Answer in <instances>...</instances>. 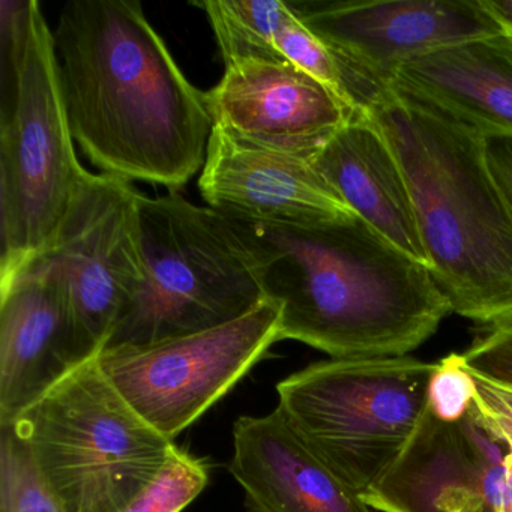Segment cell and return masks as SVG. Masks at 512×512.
Segmentation results:
<instances>
[{"mask_svg":"<svg viewBox=\"0 0 512 512\" xmlns=\"http://www.w3.org/2000/svg\"><path fill=\"white\" fill-rule=\"evenodd\" d=\"M74 142L101 173L178 191L214 119L137 0H74L53 31Z\"/></svg>","mask_w":512,"mask_h":512,"instance_id":"cell-1","label":"cell"},{"mask_svg":"<svg viewBox=\"0 0 512 512\" xmlns=\"http://www.w3.org/2000/svg\"><path fill=\"white\" fill-rule=\"evenodd\" d=\"M236 221L259 260L266 298L281 305L280 341L332 359L397 358L452 313L427 266L358 215L311 224Z\"/></svg>","mask_w":512,"mask_h":512,"instance_id":"cell-2","label":"cell"},{"mask_svg":"<svg viewBox=\"0 0 512 512\" xmlns=\"http://www.w3.org/2000/svg\"><path fill=\"white\" fill-rule=\"evenodd\" d=\"M367 116L403 169L428 271L452 313L490 328L512 322V209L484 134L392 88Z\"/></svg>","mask_w":512,"mask_h":512,"instance_id":"cell-3","label":"cell"},{"mask_svg":"<svg viewBox=\"0 0 512 512\" xmlns=\"http://www.w3.org/2000/svg\"><path fill=\"white\" fill-rule=\"evenodd\" d=\"M146 280L106 349L235 322L265 301L259 260L235 218L176 191L139 196Z\"/></svg>","mask_w":512,"mask_h":512,"instance_id":"cell-4","label":"cell"},{"mask_svg":"<svg viewBox=\"0 0 512 512\" xmlns=\"http://www.w3.org/2000/svg\"><path fill=\"white\" fill-rule=\"evenodd\" d=\"M10 427L65 512H121L178 449L125 400L98 358L68 374Z\"/></svg>","mask_w":512,"mask_h":512,"instance_id":"cell-5","label":"cell"},{"mask_svg":"<svg viewBox=\"0 0 512 512\" xmlns=\"http://www.w3.org/2000/svg\"><path fill=\"white\" fill-rule=\"evenodd\" d=\"M0 103V278L43 253L88 170L74 148L53 31L40 4Z\"/></svg>","mask_w":512,"mask_h":512,"instance_id":"cell-6","label":"cell"},{"mask_svg":"<svg viewBox=\"0 0 512 512\" xmlns=\"http://www.w3.org/2000/svg\"><path fill=\"white\" fill-rule=\"evenodd\" d=\"M439 362L328 359L277 385L278 412L343 481L367 493L400 457L430 404Z\"/></svg>","mask_w":512,"mask_h":512,"instance_id":"cell-7","label":"cell"},{"mask_svg":"<svg viewBox=\"0 0 512 512\" xmlns=\"http://www.w3.org/2000/svg\"><path fill=\"white\" fill-rule=\"evenodd\" d=\"M139 196L130 181L86 173L52 244L32 259L61 284L85 362L106 349L146 280Z\"/></svg>","mask_w":512,"mask_h":512,"instance_id":"cell-8","label":"cell"},{"mask_svg":"<svg viewBox=\"0 0 512 512\" xmlns=\"http://www.w3.org/2000/svg\"><path fill=\"white\" fill-rule=\"evenodd\" d=\"M280 323L281 305L266 298L235 322L103 350L98 361L136 412L173 442L280 341Z\"/></svg>","mask_w":512,"mask_h":512,"instance_id":"cell-9","label":"cell"},{"mask_svg":"<svg viewBox=\"0 0 512 512\" xmlns=\"http://www.w3.org/2000/svg\"><path fill=\"white\" fill-rule=\"evenodd\" d=\"M299 19L356 70L391 88L401 65L502 34L482 0L290 2Z\"/></svg>","mask_w":512,"mask_h":512,"instance_id":"cell-10","label":"cell"},{"mask_svg":"<svg viewBox=\"0 0 512 512\" xmlns=\"http://www.w3.org/2000/svg\"><path fill=\"white\" fill-rule=\"evenodd\" d=\"M206 98L214 125L247 142L307 158L361 116L289 61L233 62Z\"/></svg>","mask_w":512,"mask_h":512,"instance_id":"cell-11","label":"cell"},{"mask_svg":"<svg viewBox=\"0 0 512 512\" xmlns=\"http://www.w3.org/2000/svg\"><path fill=\"white\" fill-rule=\"evenodd\" d=\"M199 190L209 208L265 224H311L356 215L311 158L265 148L214 125Z\"/></svg>","mask_w":512,"mask_h":512,"instance_id":"cell-12","label":"cell"},{"mask_svg":"<svg viewBox=\"0 0 512 512\" xmlns=\"http://www.w3.org/2000/svg\"><path fill=\"white\" fill-rule=\"evenodd\" d=\"M82 364L58 280L37 260L0 278V427Z\"/></svg>","mask_w":512,"mask_h":512,"instance_id":"cell-13","label":"cell"},{"mask_svg":"<svg viewBox=\"0 0 512 512\" xmlns=\"http://www.w3.org/2000/svg\"><path fill=\"white\" fill-rule=\"evenodd\" d=\"M484 437L472 406L449 421L428 404L400 457L362 499L380 512H493L485 491Z\"/></svg>","mask_w":512,"mask_h":512,"instance_id":"cell-14","label":"cell"},{"mask_svg":"<svg viewBox=\"0 0 512 512\" xmlns=\"http://www.w3.org/2000/svg\"><path fill=\"white\" fill-rule=\"evenodd\" d=\"M233 449L229 470L244 490L248 512H373L277 409L239 418Z\"/></svg>","mask_w":512,"mask_h":512,"instance_id":"cell-15","label":"cell"},{"mask_svg":"<svg viewBox=\"0 0 512 512\" xmlns=\"http://www.w3.org/2000/svg\"><path fill=\"white\" fill-rule=\"evenodd\" d=\"M391 88L485 137L512 139V35L467 41L401 65Z\"/></svg>","mask_w":512,"mask_h":512,"instance_id":"cell-16","label":"cell"},{"mask_svg":"<svg viewBox=\"0 0 512 512\" xmlns=\"http://www.w3.org/2000/svg\"><path fill=\"white\" fill-rule=\"evenodd\" d=\"M311 161L359 218L428 268L406 176L367 115L344 125Z\"/></svg>","mask_w":512,"mask_h":512,"instance_id":"cell-17","label":"cell"},{"mask_svg":"<svg viewBox=\"0 0 512 512\" xmlns=\"http://www.w3.org/2000/svg\"><path fill=\"white\" fill-rule=\"evenodd\" d=\"M224 67L247 59L286 61L275 46L289 5L284 0H203Z\"/></svg>","mask_w":512,"mask_h":512,"instance_id":"cell-18","label":"cell"},{"mask_svg":"<svg viewBox=\"0 0 512 512\" xmlns=\"http://www.w3.org/2000/svg\"><path fill=\"white\" fill-rule=\"evenodd\" d=\"M0 512H65L10 425L0 427Z\"/></svg>","mask_w":512,"mask_h":512,"instance_id":"cell-19","label":"cell"},{"mask_svg":"<svg viewBox=\"0 0 512 512\" xmlns=\"http://www.w3.org/2000/svg\"><path fill=\"white\" fill-rule=\"evenodd\" d=\"M208 481L206 463L178 448L155 481L121 512H182Z\"/></svg>","mask_w":512,"mask_h":512,"instance_id":"cell-20","label":"cell"},{"mask_svg":"<svg viewBox=\"0 0 512 512\" xmlns=\"http://www.w3.org/2000/svg\"><path fill=\"white\" fill-rule=\"evenodd\" d=\"M457 356L466 370L512 391V322L490 328Z\"/></svg>","mask_w":512,"mask_h":512,"instance_id":"cell-21","label":"cell"},{"mask_svg":"<svg viewBox=\"0 0 512 512\" xmlns=\"http://www.w3.org/2000/svg\"><path fill=\"white\" fill-rule=\"evenodd\" d=\"M472 379L473 413L481 422L482 427L502 443L508 451H512V391L491 383L490 380L467 370Z\"/></svg>","mask_w":512,"mask_h":512,"instance_id":"cell-22","label":"cell"},{"mask_svg":"<svg viewBox=\"0 0 512 512\" xmlns=\"http://www.w3.org/2000/svg\"><path fill=\"white\" fill-rule=\"evenodd\" d=\"M472 392V379L458 361L457 353L439 362V370L431 385L430 407L440 418L460 419L472 403Z\"/></svg>","mask_w":512,"mask_h":512,"instance_id":"cell-23","label":"cell"},{"mask_svg":"<svg viewBox=\"0 0 512 512\" xmlns=\"http://www.w3.org/2000/svg\"><path fill=\"white\" fill-rule=\"evenodd\" d=\"M485 491L493 512H512V451L485 430Z\"/></svg>","mask_w":512,"mask_h":512,"instance_id":"cell-24","label":"cell"},{"mask_svg":"<svg viewBox=\"0 0 512 512\" xmlns=\"http://www.w3.org/2000/svg\"><path fill=\"white\" fill-rule=\"evenodd\" d=\"M491 172L502 188L512 209V139L511 137H485Z\"/></svg>","mask_w":512,"mask_h":512,"instance_id":"cell-25","label":"cell"},{"mask_svg":"<svg viewBox=\"0 0 512 512\" xmlns=\"http://www.w3.org/2000/svg\"><path fill=\"white\" fill-rule=\"evenodd\" d=\"M482 4L502 31L512 35V0H482Z\"/></svg>","mask_w":512,"mask_h":512,"instance_id":"cell-26","label":"cell"}]
</instances>
